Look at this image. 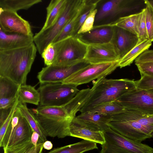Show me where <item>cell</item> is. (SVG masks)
<instances>
[{
    "instance_id": "cell-1",
    "label": "cell",
    "mask_w": 153,
    "mask_h": 153,
    "mask_svg": "<svg viewBox=\"0 0 153 153\" xmlns=\"http://www.w3.org/2000/svg\"><path fill=\"white\" fill-rule=\"evenodd\" d=\"M37 51L34 43L18 49L0 50V76L7 77L20 85H26Z\"/></svg>"
},
{
    "instance_id": "cell-2",
    "label": "cell",
    "mask_w": 153,
    "mask_h": 153,
    "mask_svg": "<svg viewBox=\"0 0 153 153\" xmlns=\"http://www.w3.org/2000/svg\"><path fill=\"white\" fill-rule=\"evenodd\" d=\"M109 127L123 136L142 142L153 138V115L125 110L112 115Z\"/></svg>"
},
{
    "instance_id": "cell-3",
    "label": "cell",
    "mask_w": 153,
    "mask_h": 153,
    "mask_svg": "<svg viewBox=\"0 0 153 153\" xmlns=\"http://www.w3.org/2000/svg\"><path fill=\"white\" fill-rule=\"evenodd\" d=\"M93 89L79 111L83 113L95 106L114 101L126 93L136 88L135 81L127 79H107L103 77L93 83Z\"/></svg>"
},
{
    "instance_id": "cell-4",
    "label": "cell",
    "mask_w": 153,
    "mask_h": 153,
    "mask_svg": "<svg viewBox=\"0 0 153 153\" xmlns=\"http://www.w3.org/2000/svg\"><path fill=\"white\" fill-rule=\"evenodd\" d=\"M103 133L105 142L100 153H153V148L126 137L110 127Z\"/></svg>"
},
{
    "instance_id": "cell-5",
    "label": "cell",
    "mask_w": 153,
    "mask_h": 153,
    "mask_svg": "<svg viewBox=\"0 0 153 153\" xmlns=\"http://www.w3.org/2000/svg\"><path fill=\"white\" fill-rule=\"evenodd\" d=\"M81 0H67L60 16L51 27L41 30L33 36L34 43L41 55L45 49L52 43L77 10Z\"/></svg>"
},
{
    "instance_id": "cell-6",
    "label": "cell",
    "mask_w": 153,
    "mask_h": 153,
    "mask_svg": "<svg viewBox=\"0 0 153 153\" xmlns=\"http://www.w3.org/2000/svg\"><path fill=\"white\" fill-rule=\"evenodd\" d=\"M77 86L62 82L40 84V105L64 106L79 92Z\"/></svg>"
},
{
    "instance_id": "cell-7",
    "label": "cell",
    "mask_w": 153,
    "mask_h": 153,
    "mask_svg": "<svg viewBox=\"0 0 153 153\" xmlns=\"http://www.w3.org/2000/svg\"><path fill=\"white\" fill-rule=\"evenodd\" d=\"M56 57L52 64L66 65L85 59L88 44L78 36H71L53 43Z\"/></svg>"
},
{
    "instance_id": "cell-8",
    "label": "cell",
    "mask_w": 153,
    "mask_h": 153,
    "mask_svg": "<svg viewBox=\"0 0 153 153\" xmlns=\"http://www.w3.org/2000/svg\"><path fill=\"white\" fill-rule=\"evenodd\" d=\"M33 131L25 118L16 110L0 146L4 150L30 141Z\"/></svg>"
},
{
    "instance_id": "cell-9",
    "label": "cell",
    "mask_w": 153,
    "mask_h": 153,
    "mask_svg": "<svg viewBox=\"0 0 153 153\" xmlns=\"http://www.w3.org/2000/svg\"><path fill=\"white\" fill-rule=\"evenodd\" d=\"M119 62L90 64L75 72L62 83L78 86L106 77L119 67Z\"/></svg>"
},
{
    "instance_id": "cell-10",
    "label": "cell",
    "mask_w": 153,
    "mask_h": 153,
    "mask_svg": "<svg viewBox=\"0 0 153 153\" xmlns=\"http://www.w3.org/2000/svg\"><path fill=\"white\" fill-rule=\"evenodd\" d=\"M125 110L153 115V94L137 88L124 94L116 101Z\"/></svg>"
},
{
    "instance_id": "cell-11",
    "label": "cell",
    "mask_w": 153,
    "mask_h": 153,
    "mask_svg": "<svg viewBox=\"0 0 153 153\" xmlns=\"http://www.w3.org/2000/svg\"><path fill=\"white\" fill-rule=\"evenodd\" d=\"M85 59L66 65H51L43 68L37 77L40 83L62 82L76 71L90 64Z\"/></svg>"
},
{
    "instance_id": "cell-12",
    "label": "cell",
    "mask_w": 153,
    "mask_h": 153,
    "mask_svg": "<svg viewBox=\"0 0 153 153\" xmlns=\"http://www.w3.org/2000/svg\"><path fill=\"white\" fill-rule=\"evenodd\" d=\"M0 29L7 33L33 36L28 22L10 10L0 9Z\"/></svg>"
},
{
    "instance_id": "cell-13",
    "label": "cell",
    "mask_w": 153,
    "mask_h": 153,
    "mask_svg": "<svg viewBox=\"0 0 153 153\" xmlns=\"http://www.w3.org/2000/svg\"><path fill=\"white\" fill-rule=\"evenodd\" d=\"M85 59L91 64L113 62L120 60L111 42L88 44Z\"/></svg>"
},
{
    "instance_id": "cell-14",
    "label": "cell",
    "mask_w": 153,
    "mask_h": 153,
    "mask_svg": "<svg viewBox=\"0 0 153 153\" xmlns=\"http://www.w3.org/2000/svg\"><path fill=\"white\" fill-rule=\"evenodd\" d=\"M33 113L48 136L60 138L70 136V126L72 120L52 118Z\"/></svg>"
},
{
    "instance_id": "cell-15",
    "label": "cell",
    "mask_w": 153,
    "mask_h": 153,
    "mask_svg": "<svg viewBox=\"0 0 153 153\" xmlns=\"http://www.w3.org/2000/svg\"><path fill=\"white\" fill-rule=\"evenodd\" d=\"M74 117L70 126V136L92 141L101 145L105 142L103 132Z\"/></svg>"
},
{
    "instance_id": "cell-16",
    "label": "cell",
    "mask_w": 153,
    "mask_h": 153,
    "mask_svg": "<svg viewBox=\"0 0 153 153\" xmlns=\"http://www.w3.org/2000/svg\"><path fill=\"white\" fill-rule=\"evenodd\" d=\"M114 27L111 42L114 45L120 60L136 45L138 36L126 30L117 27Z\"/></svg>"
},
{
    "instance_id": "cell-17",
    "label": "cell",
    "mask_w": 153,
    "mask_h": 153,
    "mask_svg": "<svg viewBox=\"0 0 153 153\" xmlns=\"http://www.w3.org/2000/svg\"><path fill=\"white\" fill-rule=\"evenodd\" d=\"M20 85L7 77L0 76V109L11 108L18 97Z\"/></svg>"
},
{
    "instance_id": "cell-18",
    "label": "cell",
    "mask_w": 153,
    "mask_h": 153,
    "mask_svg": "<svg viewBox=\"0 0 153 153\" xmlns=\"http://www.w3.org/2000/svg\"><path fill=\"white\" fill-rule=\"evenodd\" d=\"M132 1L128 0H111L106 1L97 10L95 21H99L129 11L131 9L130 4Z\"/></svg>"
},
{
    "instance_id": "cell-19",
    "label": "cell",
    "mask_w": 153,
    "mask_h": 153,
    "mask_svg": "<svg viewBox=\"0 0 153 153\" xmlns=\"http://www.w3.org/2000/svg\"><path fill=\"white\" fill-rule=\"evenodd\" d=\"M33 36L6 33L0 29V50L18 49L34 43Z\"/></svg>"
},
{
    "instance_id": "cell-20",
    "label": "cell",
    "mask_w": 153,
    "mask_h": 153,
    "mask_svg": "<svg viewBox=\"0 0 153 153\" xmlns=\"http://www.w3.org/2000/svg\"><path fill=\"white\" fill-rule=\"evenodd\" d=\"M114 27L103 25L94 27L89 32L80 35L79 38L87 44H103L111 42Z\"/></svg>"
},
{
    "instance_id": "cell-21",
    "label": "cell",
    "mask_w": 153,
    "mask_h": 153,
    "mask_svg": "<svg viewBox=\"0 0 153 153\" xmlns=\"http://www.w3.org/2000/svg\"><path fill=\"white\" fill-rule=\"evenodd\" d=\"M111 115L87 112L76 116V118L103 132L110 127Z\"/></svg>"
},
{
    "instance_id": "cell-22",
    "label": "cell",
    "mask_w": 153,
    "mask_h": 153,
    "mask_svg": "<svg viewBox=\"0 0 153 153\" xmlns=\"http://www.w3.org/2000/svg\"><path fill=\"white\" fill-rule=\"evenodd\" d=\"M152 42L148 39H139L136 45L120 61L119 67L120 68L129 66L144 52L149 49Z\"/></svg>"
},
{
    "instance_id": "cell-23",
    "label": "cell",
    "mask_w": 153,
    "mask_h": 153,
    "mask_svg": "<svg viewBox=\"0 0 153 153\" xmlns=\"http://www.w3.org/2000/svg\"><path fill=\"white\" fill-rule=\"evenodd\" d=\"M93 89L92 86L91 88H88L79 91L70 101L63 106L71 117L74 118L76 116V114L84 106Z\"/></svg>"
},
{
    "instance_id": "cell-24",
    "label": "cell",
    "mask_w": 153,
    "mask_h": 153,
    "mask_svg": "<svg viewBox=\"0 0 153 153\" xmlns=\"http://www.w3.org/2000/svg\"><path fill=\"white\" fill-rule=\"evenodd\" d=\"M17 108L22 116L26 120L33 131L39 134V142L44 143L47 141V134L37 121L33 112L27 108L26 103H22L19 101Z\"/></svg>"
},
{
    "instance_id": "cell-25",
    "label": "cell",
    "mask_w": 153,
    "mask_h": 153,
    "mask_svg": "<svg viewBox=\"0 0 153 153\" xmlns=\"http://www.w3.org/2000/svg\"><path fill=\"white\" fill-rule=\"evenodd\" d=\"M67 0H52L46 8L45 21L41 29L44 30L52 25L58 19L66 3Z\"/></svg>"
},
{
    "instance_id": "cell-26",
    "label": "cell",
    "mask_w": 153,
    "mask_h": 153,
    "mask_svg": "<svg viewBox=\"0 0 153 153\" xmlns=\"http://www.w3.org/2000/svg\"><path fill=\"white\" fill-rule=\"evenodd\" d=\"M98 149L95 143L83 140L76 143L54 148L47 153H83Z\"/></svg>"
},
{
    "instance_id": "cell-27",
    "label": "cell",
    "mask_w": 153,
    "mask_h": 153,
    "mask_svg": "<svg viewBox=\"0 0 153 153\" xmlns=\"http://www.w3.org/2000/svg\"><path fill=\"white\" fill-rule=\"evenodd\" d=\"M32 111L34 114L50 118L71 120L73 119L63 107L40 105L36 109H33Z\"/></svg>"
},
{
    "instance_id": "cell-28",
    "label": "cell",
    "mask_w": 153,
    "mask_h": 153,
    "mask_svg": "<svg viewBox=\"0 0 153 153\" xmlns=\"http://www.w3.org/2000/svg\"><path fill=\"white\" fill-rule=\"evenodd\" d=\"M18 97L19 102L22 103H27L38 105L40 103L39 92L30 85H20L18 91Z\"/></svg>"
},
{
    "instance_id": "cell-29",
    "label": "cell",
    "mask_w": 153,
    "mask_h": 153,
    "mask_svg": "<svg viewBox=\"0 0 153 153\" xmlns=\"http://www.w3.org/2000/svg\"><path fill=\"white\" fill-rule=\"evenodd\" d=\"M139 16V13L131 14L120 17L114 22L103 25L119 27L137 36V24Z\"/></svg>"
},
{
    "instance_id": "cell-30",
    "label": "cell",
    "mask_w": 153,
    "mask_h": 153,
    "mask_svg": "<svg viewBox=\"0 0 153 153\" xmlns=\"http://www.w3.org/2000/svg\"><path fill=\"white\" fill-rule=\"evenodd\" d=\"M42 0H0V9L17 12L27 10L42 2Z\"/></svg>"
},
{
    "instance_id": "cell-31",
    "label": "cell",
    "mask_w": 153,
    "mask_h": 153,
    "mask_svg": "<svg viewBox=\"0 0 153 153\" xmlns=\"http://www.w3.org/2000/svg\"><path fill=\"white\" fill-rule=\"evenodd\" d=\"M86 0H81L79 6L74 14L63 28L52 43H55L71 36H72L73 30L81 10L86 4Z\"/></svg>"
},
{
    "instance_id": "cell-32",
    "label": "cell",
    "mask_w": 153,
    "mask_h": 153,
    "mask_svg": "<svg viewBox=\"0 0 153 153\" xmlns=\"http://www.w3.org/2000/svg\"><path fill=\"white\" fill-rule=\"evenodd\" d=\"M125 110L123 106L114 101L98 105L88 112L112 116L121 113Z\"/></svg>"
},
{
    "instance_id": "cell-33",
    "label": "cell",
    "mask_w": 153,
    "mask_h": 153,
    "mask_svg": "<svg viewBox=\"0 0 153 153\" xmlns=\"http://www.w3.org/2000/svg\"><path fill=\"white\" fill-rule=\"evenodd\" d=\"M44 143L39 142L35 146L29 141L4 149V153H42Z\"/></svg>"
},
{
    "instance_id": "cell-34",
    "label": "cell",
    "mask_w": 153,
    "mask_h": 153,
    "mask_svg": "<svg viewBox=\"0 0 153 153\" xmlns=\"http://www.w3.org/2000/svg\"><path fill=\"white\" fill-rule=\"evenodd\" d=\"M101 1L87 0L83 7L74 27L72 36H77L78 32L90 12L95 9L98 4Z\"/></svg>"
},
{
    "instance_id": "cell-35",
    "label": "cell",
    "mask_w": 153,
    "mask_h": 153,
    "mask_svg": "<svg viewBox=\"0 0 153 153\" xmlns=\"http://www.w3.org/2000/svg\"><path fill=\"white\" fill-rule=\"evenodd\" d=\"M146 5L145 18L146 27L148 38L152 42L153 41V8L144 0Z\"/></svg>"
},
{
    "instance_id": "cell-36",
    "label": "cell",
    "mask_w": 153,
    "mask_h": 153,
    "mask_svg": "<svg viewBox=\"0 0 153 153\" xmlns=\"http://www.w3.org/2000/svg\"><path fill=\"white\" fill-rule=\"evenodd\" d=\"M97 10L95 9L90 12L78 31L77 36L89 32L93 29L94 24Z\"/></svg>"
},
{
    "instance_id": "cell-37",
    "label": "cell",
    "mask_w": 153,
    "mask_h": 153,
    "mask_svg": "<svg viewBox=\"0 0 153 153\" xmlns=\"http://www.w3.org/2000/svg\"><path fill=\"white\" fill-rule=\"evenodd\" d=\"M140 75V78L135 81L136 88L153 94V77Z\"/></svg>"
},
{
    "instance_id": "cell-38",
    "label": "cell",
    "mask_w": 153,
    "mask_h": 153,
    "mask_svg": "<svg viewBox=\"0 0 153 153\" xmlns=\"http://www.w3.org/2000/svg\"><path fill=\"white\" fill-rule=\"evenodd\" d=\"M46 66L52 65L56 57V51L53 44H50L45 49L41 54Z\"/></svg>"
},
{
    "instance_id": "cell-39",
    "label": "cell",
    "mask_w": 153,
    "mask_h": 153,
    "mask_svg": "<svg viewBox=\"0 0 153 153\" xmlns=\"http://www.w3.org/2000/svg\"><path fill=\"white\" fill-rule=\"evenodd\" d=\"M19 101L18 97L12 106L10 111L6 119L3 123L0 125V142L2 140L6 131L10 125L12 117L16 109Z\"/></svg>"
},
{
    "instance_id": "cell-40",
    "label": "cell",
    "mask_w": 153,
    "mask_h": 153,
    "mask_svg": "<svg viewBox=\"0 0 153 153\" xmlns=\"http://www.w3.org/2000/svg\"><path fill=\"white\" fill-rule=\"evenodd\" d=\"M137 36L139 39H148L146 27L145 8L139 13L137 24Z\"/></svg>"
},
{
    "instance_id": "cell-41",
    "label": "cell",
    "mask_w": 153,
    "mask_h": 153,
    "mask_svg": "<svg viewBox=\"0 0 153 153\" xmlns=\"http://www.w3.org/2000/svg\"><path fill=\"white\" fill-rule=\"evenodd\" d=\"M140 74L153 77V62L135 64Z\"/></svg>"
},
{
    "instance_id": "cell-42",
    "label": "cell",
    "mask_w": 153,
    "mask_h": 153,
    "mask_svg": "<svg viewBox=\"0 0 153 153\" xmlns=\"http://www.w3.org/2000/svg\"><path fill=\"white\" fill-rule=\"evenodd\" d=\"M153 62V49L144 52L135 60V64Z\"/></svg>"
},
{
    "instance_id": "cell-43",
    "label": "cell",
    "mask_w": 153,
    "mask_h": 153,
    "mask_svg": "<svg viewBox=\"0 0 153 153\" xmlns=\"http://www.w3.org/2000/svg\"><path fill=\"white\" fill-rule=\"evenodd\" d=\"M39 139V134L36 132L33 131L31 137L30 141L35 146L37 145Z\"/></svg>"
},
{
    "instance_id": "cell-44",
    "label": "cell",
    "mask_w": 153,
    "mask_h": 153,
    "mask_svg": "<svg viewBox=\"0 0 153 153\" xmlns=\"http://www.w3.org/2000/svg\"><path fill=\"white\" fill-rule=\"evenodd\" d=\"M53 147V145L51 141L47 140L44 142L43 144V148L47 150L51 149Z\"/></svg>"
},
{
    "instance_id": "cell-45",
    "label": "cell",
    "mask_w": 153,
    "mask_h": 153,
    "mask_svg": "<svg viewBox=\"0 0 153 153\" xmlns=\"http://www.w3.org/2000/svg\"><path fill=\"white\" fill-rule=\"evenodd\" d=\"M145 1L153 8V0H145Z\"/></svg>"
}]
</instances>
